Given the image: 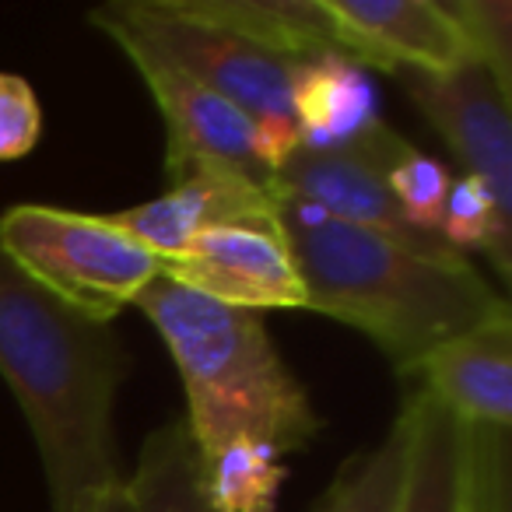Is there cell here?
<instances>
[{
  "mask_svg": "<svg viewBox=\"0 0 512 512\" xmlns=\"http://www.w3.org/2000/svg\"><path fill=\"white\" fill-rule=\"evenodd\" d=\"M278 218L306 288V309L362 330L397 372H418L453 337L512 320L505 295L453 249L411 246L292 197H281Z\"/></svg>",
  "mask_w": 512,
  "mask_h": 512,
  "instance_id": "6da1fadb",
  "label": "cell"
},
{
  "mask_svg": "<svg viewBox=\"0 0 512 512\" xmlns=\"http://www.w3.org/2000/svg\"><path fill=\"white\" fill-rule=\"evenodd\" d=\"M0 376L22 404L46 470L53 512H78L120 481L113 407L123 348L109 323L67 309L0 253Z\"/></svg>",
  "mask_w": 512,
  "mask_h": 512,
  "instance_id": "7a4b0ae2",
  "label": "cell"
},
{
  "mask_svg": "<svg viewBox=\"0 0 512 512\" xmlns=\"http://www.w3.org/2000/svg\"><path fill=\"white\" fill-rule=\"evenodd\" d=\"M134 309L176 362L197 456L218 453L228 442H260L285 456L320 435L323 418L256 313L221 306L169 278L151 281Z\"/></svg>",
  "mask_w": 512,
  "mask_h": 512,
  "instance_id": "3957f363",
  "label": "cell"
},
{
  "mask_svg": "<svg viewBox=\"0 0 512 512\" xmlns=\"http://www.w3.org/2000/svg\"><path fill=\"white\" fill-rule=\"evenodd\" d=\"M0 253L32 285L95 323H113L162 278V260L109 218L46 204L0 214Z\"/></svg>",
  "mask_w": 512,
  "mask_h": 512,
  "instance_id": "277c9868",
  "label": "cell"
},
{
  "mask_svg": "<svg viewBox=\"0 0 512 512\" xmlns=\"http://www.w3.org/2000/svg\"><path fill=\"white\" fill-rule=\"evenodd\" d=\"M95 29L106 36H130L197 78L211 92L225 95L256 127L295 123L292 67L285 57L249 43L239 32L221 29L193 15L183 0H130L92 11Z\"/></svg>",
  "mask_w": 512,
  "mask_h": 512,
  "instance_id": "5b68a950",
  "label": "cell"
},
{
  "mask_svg": "<svg viewBox=\"0 0 512 512\" xmlns=\"http://www.w3.org/2000/svg\"><path fill=\"white\" fill-rule=\"evenodd\" d=\"M109 39L127 53L162 113L165 134H169L165 162H169L172 179H183L190 172H218V176L264 186V190H278L274 176L256 158V123L239 106L200 85L197 78L179 71L176 64L158 57L137 39Z\"/></svg>",
  "mask_w": 512,
  "mask_h": 512,
  "instance_id": "8992f818",
  "label": "cell"
},
{
  "mask_svg": "<svg viewBox=\"0 0 512 512\" xmlns=\"http://www.w3.org/2000/svg\"><path fill=\"white\" fill-rule=\"evenodd\" d=\"M162 278L256 316L267 309H306V288L281 218L207 228L176 260L162 264Z\"/></svg>",
  "mask_w": 512,
  "mask_h": 512,
  "instance_id": "52a82bcc",
  "label": "cell"
},
{
  "mask_svg": "<svg viewBox=\"0 0 512 512\" xmlns=\"http://www.w3.org/2000/svg\"><path fill=\"white\" fill-rule=\"evenodd\" d=\"M407 95L435 134L453 148L470 179L488 190L498 211L512 214V127L509 95L481 64H463L449 74L404 71Z\"/></svg>",
  "mask_w": 512,
  "mask_h": 512,
  "instance_id": "ba28073f",
  "label": "cell"
},
{
  "mask_svg": "<svg viewBox=\"0 0 512 512\" xmlns=\"http://www.w3.org/2000/svg\"><path fill=\"white\" fill-rule=\"evenodd\" d=\"M358 67L449 74L474 64L442 0H327Z\"/></svg>",
  "mask_w": 512,
  "mask_h": 512,
  "instance_id": "9c48e42d",
  "label": "cell"
},
{
  "mask_svg": "<svg viewBox=\"0 0 512 512\" xmlns=\"http://www.w3.org/2000/svg\"><path fill=\"white\" fill-rule=\"evenodd\" d=\"M369 134L344 151L299 148L285 165H281L278 179H274V183H278V197L302 200V204L323 211L327 218L372 228V232H383V235H390V239L411 242V246L449 249L442 239L414 232V228L400 218L397 200H393L390 186H386V179H383V169H379L376 155H372Z\"/></svg>",
  "mask_w": 512,
  "mask_h": 512,
  "instance_id": "30bf717a",
  "label": "cell"
},
{
  "mask_svg": "<svg viewBox=\"0 0 512 512\" xmlns=\"http://www.w3.org/2000/svg\"><path fill=\"white\" fill-rule=\"evenodd\" d=\"M278 204V190H264V186L218 176V172H190L176 179L162 197L106 214V218L144 249H151L162 264H169L207 228L278 218Z\"/></svg>",
  "mask_w": 512,
  "mask_h": 512,
  "instance_id": "8fae6325",
  "label": "cell"
},
{
  "mask_svg": "<svg viewBox=\"0 0 512 512\" xmlns=\"http://www.w3.org/2000/svg\"><path fill=\"white\" fill-rule=\"evenodd\" d=\"M425 393L470 428L512 425V320L439 344L418 365Z\"/></svg>",
  "mask_w": 512,
  "mask_h": 512,
  "instance_id": "7c38bea8",
  "label": "cell"
},
{
  "mask_svg": "<svg viewBox=\"0 0 512 512\" xmlns=\"http://www.w3.org/2000/svg\"><path fill=\"white\" fill-rule=\"evenodd\" d=\"M407 463L397 512H467L470 425L425 390L407 400Z\"/></svg>",
  "mask_w": 512,
  "mask_h": 512,
  "instance_id": "4fadbf2b",
  "label": "cell"
},
{
  "mask_svg": "<svg viewBox=\"0 0 512 512\" xmlns=\"http://www.w3.org/2000/svg\"><path fill=\"white\" fill-rule=\"evenodd\" d=\"M292 116L309 151H344L379 123L376 88L365 67L316 57L292 67Z\"/></svg>",
  "mask_w": 512,
  "mask_h": 512,
  "instance_id": "5bb4252c",
  "label": "cell"
},
{
  "mask_svg": "<svg viewBox=\"0 0 512 512\" xmlns=\"http://www.w3.org/2000/svg\"><path fill=\"white\" fill-rule=\"evenodd\" d=\"M183 4L193 15L278 53L288 64L316 57L351 60L341 29L327 11V0H183Z\"/></svg>",
  "mask_w": 512,
  "mask_h": 512,
  "instance_id": "9a60e30c",
  "label": "cell"
},
{
  "mask_svg": "<svg viewBox=\"0 0 512 512\" xmlns=\"http://www.w3.org/2000/svg\"><path fill=\"white\" fill-rule=\"evenodd\" d=\"M127 488L134 512H214L200 484V460L186 421H169L144 439Z\"/></svg>",
  "mask_w": 512,
  "mask_h": 512,
  "instance_id": "2e32d148",
  "label": "cell"
},
{
  "mask_svg": "<svg viewBox=\"0 0 512 512\" xmlns=\"http://www.w3.org/2000/svg\"><path fill=\"white\" fill-rule=\"evenodd\" d=\"M372 155H376L383 179L390 186L393 200L400 207V218L421 235H435L439 239V218L442 207H446L449 193V172L442 162L421 155L418 148L404 141V137L393 134L386 123H379L369 134Z\"/></svg>",
  "mask_w": 512,
  "mask_h": 512,
  "instance_id": "e0dca14e",
  "label": "cell"
},
{
  "mask_svg": "<svg viewBox=\"0 0 512 512\" xmlns=\"http://www.w3.org/2000/svg\"><path fill=\"white\" fill-rule=\"evenodd\" d=\"M197 460L200 484L214 512H274L285 467L271 446L228 442L218 453Z\"/></svg>",
  "mask_w": 512,
  "mask_h": 512,
  "instance_id": "ac0fdd59",
  "label": "cell"
},
{
  "mask_svg": "<svg viewBox=\"0 0 512 512\" xmlns=\"http://www.w3.org/2000/svg\"><path fill=\"white\" fill-rule=\"evenodd\" d=\"M404 463L407 425L400 414L379 446L365 449L348 467H341L313 512H397L404 491Z\"/></svg>",
  "mask_w": 512,
  "mask_h": 512,
  "instance_id": "d6986e66",
  "label": "cell"
},
{
  "mask_svg": "<svg viewBox=\"0 0 512 512\" xmlns=\"http://www.w3.org/2000/svg\"><path fill=\"white\" fill-rule=\"evenodd\" d=\"M446 15L467 39L474 64L512 99V4L509 0H442Z\"/></svg>",
  "mask_w": 512,
  "mask_h": 512,
  "instance_id": "ffe728a7",
  "label": "cell"
},
{
  "mask_svg": "<svg viewBox=\"0 0 512 512\" xmlns=\"http://www.w3.org/2000/svg\"><path fill=\"white\" fill-rule=\"evenodd\" d=\"M43 134V109L32 85L18 74H0V162L25 158Z\"/></svg>",
  "mask_w": 512,
  "mask_h": 512,
  "instance_id": "44dd1931",
  "label": "cell"
},
{
  "mask_svg": "<svg viewBox=\"0 0 512 512\" xmlns=\"http://www.w3.org/2000/svg\"><path fill=\"white\" fill-rule=\"evenodd\" d=\"M78 512H134V498H130L127 481L120 477V481L106 484V488L95 491Z\"/></svg>",
  "mask_w": 512,
  "mask_h": 512,
  "instance_id": "7402d4cb",
  "label": "cell"
}]
</instances>
